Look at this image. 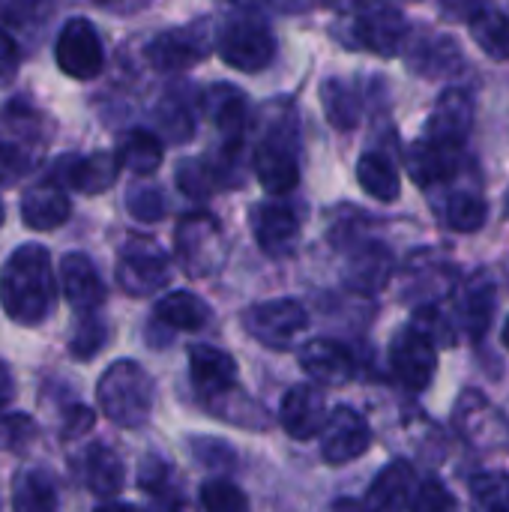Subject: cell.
I'll return each mask as SVG.
<instances>
[{"mask_svg":"<svg viewBox=\"0 0 509 512\" xmlns=\"http://www.w3.org/2000/svg\"><path fill=\"white\" fill-rule=\"evenodd\" d=\"M69 213H72L69 195L54 180L30 186L21 198V219L33 231H54L69 219Z\"/></svg>","mask_w":509,"mask_h":512,"instance_id":"25","label":"cell"},{"mask_svg":"<svg viewBox=\"0 0 509 512\" xmlns=\"http://www.w3.org/2000/svg\"><path fill=\"white\" fill-rule=\"evenodd\" d=\"M105 339H108L105 324H102L99 318H93V315H84L81 324H78V330L72 333L69 351H72V357H78V360H93V357L102 351Z\"/></svg>","mask_w":509,"mask_h":512,"instance_id":"45","label":"cell"},{"mask_svg":"<svg viewBox=\"0 0 509 512\" xmlns=\"http://www.w3.org/2000/svg\"><path fill=\"white\" fill-rule=\"evenodd\" d=\"M300 369L321 387H345L354 378V357L333 339H309L300 354Z\"/></svg>","mask_w":509,"mask_h":512,"instance_id":"19","label":"cell"},{"mask_svg":"<svg viewBox=\"0 0 509 512\" xmlns=\"http://www.w3.org/2000/svg\"><path fill=\"white\" fill-rule=\"evenodd\" d=\"M417 333H423L435 348H453L456 345V324L435 306V303H426L414 312L411 324Z\"/></svg>","mask_w":509,"mask_h":512,"instance_id":"39","label":"cell"},{"mask_svg":"<svg viewBox=\"0 0 509 512\" xmlns=\"http://www.w3.org/2000/svg\"><path fill=\"white\" fill-rule=\"evenodd\" d=\"M12 399H15V381H12L9 366L0 360V414H3V408H6Z\"/></svg>","mask_w":509,"mask_h":512,"instance_id":"51","label":"cell"},{"mask_svg":"<svg viewBox=\"0 0 509 512\" xmlns=\"http://www.w3.org/2000/svg\"><path fill=\"white\" fill-rule=\"evenodd\" d=\"M156 126L171 144H186L198 126V108L186 90H168L156 105Z\"/></svg>","mask_w":509,"mask_h":512,"instance_id":"29","label":"cell"},{"mask_svg":"<svg viewBox=\"0 0 509 512\" xmlns=\"http://www.w3.org/2000/svg\"><path fill=\"white\" fill-rule=\"evenodd\" d=\"M120 177V162L117 153L111 150H96L87 156H60L54 162V183L69 186L81 195H99L111 189Z\"/></svg>","mask_w":509,"mask_h":512,"instance_id":"15","label":"cell"},{"mask_svg":"<svg viewBox=\"0 0 509 512\" xmlns=\"http://www.w3.org/2000/svg\"><path fill=\"white\" fill-rule=\"evenodd\" d=\"M93 426H96V414H93L90 408H84V405H72V408L63 414V429H60V435H63L66 441H78V438H84Z\"/></svg>","mask_w":509,"mask_h":512,"instance_id":"48","label":"cell"},{"mask_svg":"<svg viewBox=\"0 0 509 512\" xmlns=\"http://www.w3.org/2000/svg\"><path fill=\"white\" fill-rule=\"evenodd\" d=\"M357 180H360L363 192L372 195L375 201L393 204L402 195V180H399V171H396L393 159L384 156V153H378V150H369V153L360 156V162H357Z\"/></svg>","mask_w":509,"mask_h":512,"instance_id":"31","label":"cell"},{"mask_svg":"<svg viewBox=\"0 0 509 512\" xmlns=\"http://www.w3.org/2000/svg\"><path fill=\"white\" fill-rule=\"evenodd\" d=\"M501 342H504V348L509 351V318H507V324H504V330H501Z\"/></svg>","mask_w":509,"mask_h":512,"instance_id":"56","label":"cell"},{"mask_svg":"<svg viewBox=\"0 0 509 512\" xmlns=\"http://www.w3.org/2000/svg\"><path fill=\"white\" fill-rule=\"evenodd\" d=\"M93 6L99 9H108V12H123V15H132V12H141L150 0H90Z\"/></svg>","mask_w":509,"mask_h":512,"instance_id":"50","label":"cell"},{"mask_svg":"<svg viewBox=\"0 0 509 512\" xmlns=\"http://www.w3.org/2000/svg\"><path fill=\"white\" fill-rule=\"evenodd\" d=\"M96 399L114 426L138 429L153 414V381L135 360H117L102 372Z\"/></svg>","mask_w":509,"mask_h":512,"instance_id":"3","label":"cell"},{"mask_svg":"<svg viewBox=\"0 0 509 512\" xmlns=\"http://www.w3.org/2000/svg\"><path fill=\"white\" fill-rule=\"evenodd\" d=\"M126 207L138 222H159L165 216V195L159 192V186L135 183L126 192Z\"/></svg>","mask_w":509,"mask_h":512,"instance_id":"44","label":"cell"},{"mask_svg":"<svg viewBox=\"0 0 509 512\" xmlns=\"http://www.w3.org/2000/svg\"><path fill=\"white\" fill-rule=\"evenodd\" d=\"M0 225H3V201H0Z\"/></svg>","mask_w":509,"mask_h":512,"instance_id":"58","label":"cell"},{"mask_svg":"<svg viewBox=\"0 0 509 512\" xmlns=\"http://www.w3.org/2000/svg\"><path fill=\"white\" fill-rule=\"evenodd\" d=\"M504 216L509 219V192H507V198H504Z\"/></svg>","mask_w":509,"mask_h":512,"instance_id":"57","label":"cell"},{"mask_svg":"<svg viewBox=\"0 0 509 512\" xmlns=\"http://www.w3.org/2000/svg\"><path fill=\"white\" fill-rule=\"evenodd\" d=\"M252 168L258 183L270 195H288L300 183V144H297V120L294 111L276 114L270 108V123L261 132V141L252 156Z\"/></svg>","mask_w":509,"mask_h":512,"instance_id":"2","label":"cell"},{"mask_svg":"<svg viewBox=\"0 0 509 512\" xmlns=\"http://www.w3.org/2000/svg\"><path fill=\"white\" fill-rule=\"evenodd\" d=\"M60 288L69 306L81 315H90L105 300V285L84 252H66L60 258Z\"/></svg>","mask_w":509,"mask_h":512,"instance_id":"22","label":"cell"},{"mask_svg":"<svg viewBox=\"0 0 509 512\" xmlns=\"http://www.w3.org/2000/svg\"><path fill=\"white\" fill-rule=\"evenodd\" d=\"M471 114H474L471 96L465 90L450 87L435 102L423 138H429V141H435L441 147H450V150H459L462 153V147L468 141V132H471Z\"/></svg>","mask_w":509,"mask_h":512,"instance_id":"18","label":"cell"},{"mask_svg":"<svg viewBox=\"0 0 509 512\" xmlns=\"http://www.w3.org/2000/svg\"><path fill=\"white\" fill-rule=\"evenodd\" d=\"M96 512H144V510H138V507H132V504H105V507H99Z\"/></svg>","mask_w":509,"mask_h":512,"instance_id":"55","label":"cell"},{"mask_svg":"<svg viewBox=\"0 0 509 512\" xmlns=\"http://www.w3.org/2000/svg\"><path fill=\"white\" fill-rule=\"evenodd\" d=\"M222 228L210 213H189L177 222L174 252L189 276H207L222 261Z\"/></svg>","mask_w":509,"mask_h":512,"instance_id":"8","label":"cell"},{"mask_svg":"<svg viewBox=\"0 0 509 512\" xmlns=\"http://www.w3.org/2000/svg\"><path fill=\"white\" fill-rule=\"evenodd\" d=\"M369 447H372V429L357 408L339 405L327 414L321 429V456L327 465L357 462L360 456H366Z\"/></svg>","mask_w":509,"mask_h":512,"instance_id":"13","label":"cell"},{"mask_svg":"<svg viewBox=\"0 0 509 512\" xmlns=\"http://www.w3.org/2000/svg\"><path fill=\"white\" fill-rule=\"evenodd\" d=\"M408 63L414 72L426 75V78H441L450 72H459L462 66V51L456 45V39L447 36H426L420 45L411 48Z\"/></svg>","mask_w":509,"mask_h":512,"instance_id":"33","label":"cell"},{"mask_svg":"<svg viewBox=\"0 0 509 512\" xmlns=\"http://www.w3.org/2000/svg\"><path fill=\"white\" fill-rule=\"evenodd\" d=\"M57 303L51 255L39 243L18 246L0 270V306L21 327L42 324Z\"/></svg>","mask_w":509,"mask_h":512,"instance_id":"1","label":"cell"},{"mask_svg":"<svg viewBox=\"0 0 509 512\" xmlns=\"http://www.w3.org/2000/svg\"><path fill=\"white\" fill-rule=\"evenodd\" d=\"M504 512H509V510H504Z\"/></svg>","mask_w":509,"mask_h":512,"instance_id":"59","label":"cell"},{"mask_svg":"<svg viewBox=\"0 0 509 512\" xmlns=\"http://www.w3.org/2000/svg\"><path fill=\"white\" fill-rule=\"evenodd\" d=\"M249 228H252L258 246L267 255H273V258L288 255L297 246V240H300V219H297V213L288 204H279V201L255 204L252 213H249Z\"/></svg>","mask_w":509,"mask_h":512,"instance_id":"16","label":"cell"},{"mask_svg":"<svg viewBox=\"0 0 509 512\" xmlns=\"http://www.w3.org/2000/svg\"><path fill=\"white\" fill-rule=\"evenodd\" d=\"M411 512H456V498L447 492V486L435 477L423 480L411 495Z\"/></svg>","mask_w":509,"mask_h":512,"instance_id":"46","label":"cell"},{"mask_svg":"<svg viewBox=\"0 0 509 512\" xmlns=\"http://www.w3.org/2000/svg\"><path fill=\"white\" fill-rule=\"evenodd\" d=\"M459 162H462L459 150L441 147V144H435L429 138L414 141L408 147V156H405L408 174H411V180L420 189H432V186L450 183L459 174Z\"/></svg>","mask_w":509,"mask_h":512,"instance_id":"23","label":"cell"},{"mask_svg":"<svg viewBox=\"0 0 509 512\" xmlns=\"http://www.w3.org/2000/svg\"><path fill=\"white\" fill-rule=\"evenodd\" d=\"M204 408H210L213 414H219L222 420L234 423V426H246V429H264L267 426V414L261 411V405L255 399H249L240 387L207 399Z\"/></svg>","mask_w":509,"mask_h":512,"instance_id":"37","label":"cell"},{"mask_svg":"<svg viewBox=\"0 0 509 512\" xmlns=\"http://www.w3.org/2000/svg\"><path fill=\"white\" fill-rule=\"evenodd\" d=\"M453 429L480 453L509 450V420L480 390H465L453 408Z\"/></svg>","mask_w":509,"mask_h":512,"instance_id":"5","label":"cell"},{"mask_svg":"<svg viewBox=\"0 0 509 512\" xmlns=\"http://www.w3.org/2000/svg\"><path fill=\"white\" fill-rule=\"evenodd\" d=\"M18 66H21V48L15 45L12 36H6L0 30V87H6V84L15 81Z\"/></svg>","mask_w":509,"mask_h":512,"instance_id":"49","label":"cell"},{"mask_svg":"<svg viewBox=\"0 0 509 512\" xmlns=\"http://www.w3.org/2000/svg\"><path fill=\"white\" fill-rule=\"evenodd\" d=\"M213 48L228 66L243 72H261L276 57V33L255 12H240L222 24Z\"/></svg>","mask_w":509,"mask_h":512,"instance_id":"4","label":"cell"},{"mask_svg":"<svg viewBox=\"0 0 509 512\" xmlns=\"http://www.w3.org/2000/svg\"><path fill=\"white\" fill-rule=\"evenodd\" d=\"M321 3L330 6V9H339V12H351V9L357 12L366 0H321Z\"/></svg>","mask_w":509,"mask_h":512,"instance_id":"54","label":"cell"},{"mask_svg":"<svg viewBox=\"0 0 509 512\" xmlns=\"http://www.w3.org/2000/svg\"><path fill=\"white\" fill-rule=\"evenodd\" d=\"M393 276V255L384 243H363L345 264V285L357 294H378Z\"/></svg>","mask_w":509,"mask_h":512,"instance_id":"24","label":"cell"},{"mask_svg":"<svg viewBox=\"0 0 509 512\" xmlns=\"http://www.w3.org/2000/svg\"><path fill=\"white\" fill-rule=\"evenodd\" d=\"M327 420V402L318 384H294L279 405V423L294 441H312Z\"/></svg>","mask_w":509,"mask_h":512,"instance_id":"17","label":"cell"},{"mask_svg":"<svg viewBox=\"0 0 509 512\" xmlns=\"http://www.w3.org/2000/svg\"><path fill=\"white\" fill-rule=\"evenodd\" d=\"M468 30L483 54H489L492 60H509V15L480 6L468 18Z\"/></svg>","mask_w":509,"mask_h":512,"instance_id":"35","label":"cell"},{"mask_svg":"<svg viewBox=\"0 0 509 512\" xmlns=\"http://www.w3.org/2000/svg\"><path fill=\"white\" fill-rule=\"evenodd\" d=\"M84 483L93 495L99 498H114L120 489H123V480H126V471H123V462L120 456L105 447V444H93L87 453H84Z\"/></svg>","mask_w":509,"mask_h":512,"instance_id":"30","label":"cell"},{"mask_svg":"<svg viewBox=\"0 0 509 512\" xmlns=\"http://www.w3.org/2000/svg\"><path fill=\"white\" fill-rule=\"evenodd\" d=\"M12 510L15 512H57L54 480L42 468H21L12 480Z\"/></svg>","mask_w":509,"mask_h":512,"instance_id":"32","label":"cell"},{"mask_svg":"<svg viewBox=\"0 0 509 512\" xmlns=\"http://www.w3.org/2000/svg\"><path fill=\"white\" fill-rule=\"evenodd\" d=\"M54 60L57 69L75 81H90L105 66V51L96 27L87 18H69L54 42Z\"/></svg>","mask_w":509,"mask_h":512,"instance_id":"9","label":"cell"},{"mask_svg":"<svg viewBox=\"0 0 509 512\" xmlns=\"http://www.w3.org/2000/svg\"><path fill=\"white\" fill-rule=\"evenodd\" d=\"M156 318L159 324L171 327V330H180V333H195V330H204L210 324V306L192 294V291H171L165 297L156 300Z\"/></svg>","mask_w":509,"mask_h":512,"instance_id":"28","label":"cell"},{"mask_svg":"<svg viewBox=\"0 0 509 512\" xmlns=\"http://www.w3.org/2000/svg\"><path fill=\"white\" fill-rule=\"evenodd\" d=\"M213 33L207 21H192L174 30H165L150 39L147 45V60L159 72H180L195 63H201L213 51Z\"/></svg>","mask_w":509,"mask_h":512,"instance_id":"11","label":"cell"},{"mask_svg":"<svg viewBox=\"0 0 509 512\" xmlns=\"http://www.w3.org/2000/svg\"><path fill=\"white\" fill-rule=\"evenodd\" d=\"M177 186L183 195L195 198V201H204L213 195L216 189V177L207 165V159H183L180 168H177Z\"/></svg>","mask_w":509,"mask_h":512,"instance_id":"42","label":"cell"},{"mask_svg":"<svg viewBox=\"0 0 509 512\" xmlns=\"http://www.w3.org/2000/svg\"><path fill=\"white\" fill-rule=\"evenodd\" d=\"M333 512H369V507L363 501H357V498H342V501L333 504Z\"/></svg>","mask_w":509,"mask_h":512,"instance_id":"53","label":"cell"},{"mask_svg":"<svg viewBox=\"0 0 509 512\" xmlns=\"http://www.w3.org/2000/svg\"><path fill=\"white\" fill-rule=\"evenodd\" d=\"M489 207L477 192H453L444 204V222L459 234H474L486 225Z\"/></svg>","mask_w":509,"mask_h":512,"instance_id":"38","label":"cell"},{"mask_svg":"<svg viewBox=\"0 0 509 512\" xmlns=\"http://www.w3.org/2000/svg\"><path fill=\"white\" fill-rule=\"evenodd\" d=\"M171 279V267L165 252L156 243L132 240L123 246L117 261V282L129 297H153Z\"/></svg>","mask_w":509,"mask_h":512,"instance_id":"12","label":"cell"},{"mask_svg":"<svg viewBox=\"0 0 509 512\" xmlns=\"http://www.w3.org/2000/svg\"><path fill=\"white\" fill-rule=\"evenodd\" d=\"M471 495L480 507L489 512L509 510V474L504 471H483L471 477Z\"/></svg>","mask_w":509,"mask_h":512,"instance_id":"40","label":"cell"},{"mask_svg":"<svg viewBox=\"0 0 509 512\" xmlns=\"http://www.w3.org/2000/svg\"><path fill=\"white\" fill-rule=\"evenodd\" d=\"M495 303V282L486 273H474L471 279H465V285L456 294V312L459 324L471 339H483L495 315Z\"/></svg>","mask_w":509,"mask_h":512,"instance_id":"26","label":"cell"},{"mask_svg":"<svg viewBox=\"0 0 509 512\" xmlns=\"http://www.w3.org/2000/svg\"><path fill=\"white\" fill-rule=\"evenodd\" d=\"M189 375L201 396V402L216 399L237 387V363L228 351L213 345H192L189 348Z\"/></svg>","mask_w":509,"mask_h":512,"instance_id":"20","label":"cell"},{"mask_svg":"<svg viewBox=\"0 0 509 512\" xmlns=\"http://www.w3.org/2000/svg\"><path fill=\"white\" fill-rule=\"evenodd\" d=\"M408 33L411 27L405 15L396 6L381 3V0L360 6L351 24V36L357 48H366L378 57H396L408 45Z\"/></svg>","mask_w":509,"mask_h":512,"instance_id":"10","label":"cell"},{"mask_svg":"<svg viewBox=\"0 0 509 512\" xmlns=\"http://www.w3.org/2000/svg\"><path fill=\"white\" fill-rule=\"evenodd\" d=\"M42 117L21 102H12L3 111V135H0V177L15 180L33 168L42 156Z\"/></svg>","mask_w":509,"mask_h":512,"instance_id":"6","label":"cell"},{"mask_svg":"<svg viewBox=\"0 0 509 512\" xmlns=\"http://www.w3.org/2000/svg\"><path fill=\"white\" fill-rule=\"evenodd\" d=\"M390 366L402 387H408L411 393H423L438 372V348L414 327H405L390 345Z\"/></svg>","mask_w":509,"mask_h":512,"instance_id":"14","label":"cell"},{"mask_svg":"<svg viewBox=\"0 0 509 512\" xmlns=\"http://www.w3.org/2000/svg\"><path fill=\"white\" fill-rule=\"evenodd\" d=\"M243 327L264 348L288 351L297 342V336L309 327V312L303 309V303L291 297H279L249 306L243 312Z\"/></svg>","mask_w":509,"mask_h":512,"instance_id":"7","label":"cell"},{"mask_svg":"<svg viewBox=\"0 0 509 512\" xmlns=\"http://www.w3.org/2000/svg\"><path fill=\"white\" fill-rule=\"evenodd\" d=\"M414 489H417L414 468L408 462H390L369 486L363 504L369 507V512H402L411 504Z\"/></svg>","mask_w":509,"mask_h":512,"instance_id":"27","label":"cell"},{"mask_svg":"<svg viewBox=\"0 0 509 512\" xmlns=\"http://www.w3.org/2000/svg\"><path fill=\"white\" fill-rule=\"evenodd\" d=\"M162 141L159 135H153L150 129H129L123 138H120V147H117V162L120 168H129L132 174L138 177H147V174H156L159 165H162Z\"/></svg>","mask_w":509,"mask_h":512,"instance_id":"34","label":"cell"},{"mask_svg":"<svg viewBox=\"0 0 509 512\" xmlns=\"http://www.w3.org/2000/svg\"><path fill=\"white\" fill-rule=\"evenodd\" d=\"M204 512H249V498L231 480H207L201 486Z\"/></svg>","mask_w":509,"mask_h":512,"instance_id":"41","label":"cell"},{"mask_svg":"<svg viewBox=\"0 0 509 512\" xmlns=\"http://www.w3.org/2000/svg\"><path fill=\"white\" fill-rule=\"evenodd\" d=\"M192 453L207 465V468H231L234 465V450L228 444H219L213 438H195L192 444Z\"/></svg>","mask_w":509,"mask_h":512,"instance_id":"47","label":"cell"},{"mask_svg":"<svg viewBox=\"0 0 509 512\" xmlns=\"http://www.w3.org/2000/svg\"><path fill=\"white\" fill-rule=\"evenodd\" d=\"M201 111L213 120L219 141L243 144L246 123H249V102L234 84H213L201 99Z\"/></svg>","mask_w":509,"mask_h":512,"instance_id":"21","label":"cell"},{"mask_svg":"<svg viewBox=\"0 0 509 512\" xmlns=\"http://www.w3.org/2000/svg\"><path fill=\"white\" fill-rule=\"evenodd\" d=\"M219 3L228 6V9H237V12H255V9L267 6L270 0H219Z\"/></svg>","mask_w":509,"mask_h":512,"instance_id":"52","label":"cell"},{"mask_svg":"<svg viewBox=\"0 0 509 512\" xmlns=\"http://www.w3.org/2000/svg\"><path fill=\"white\" fill-rule=\"evenodd\" d=\"M321 105L327 120L336 129H354L360 123V96L351 84L339 81V78H327L321 84Z\"/></svg>","mask_w":509,"mask_h":512,"instance_id":"36","label":"cell"},{"mask_svg":"<svg viewBox=\"0 0 509 512\" xmlns=\"http://www.w3.org/2000/svg\"><path fill=\"white\" fill-rule=\"evenodd\" d=\"M39 435V426L27 414H0V453H21Z\"/></svg>","mask_w":509,"mask_h":512,"instance_id":"43","label":"cell"}]
</instances>
